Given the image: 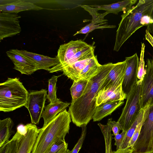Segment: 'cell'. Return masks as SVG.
Instances as JSON below:
<instances>
[{
  "instance_id": "1",
  "label": "cell",
  "mask_w": 153,
  "mask_h": 153,
  "mask_svg": "<svg viewBox=\"0 0 153 153\" xmlns=\"http://www.w3.org/2000/svg\"><path fill=\"white\" fill-rule=\"evenodd\" d=\"M114 65L109 63L102 65L98 72L89 80L82 95L72 101L68 111L72 121L76 126H86L93 119L97 107L96 96Z\"/></svg>"
},
{
  "instance_id": "2",
  "label": "cell",
  "mask_w": 153,
  "mask_h": 153,
  "mask_svg": "<svg viewBox=\"0 0 153 153\" xmlns=\"http://www.w3.org/2000/svg\"><path fill=\"white\" fill-rule=\"evenodd\" d=\"M153 10V0H140L135 6L123 12L116 32L114 51H118L137 30L143 26V18L151 15Z\"/></svg>"
},
{
  "instance_id": "3",
  "label": "cell",
  "mask_w": 153,
  "mask_h": 153,
  "mask_svg": "<svg viewBox=\"0 0 153 153\" xmlns=\"http://www.w3.org/2000/svg\"><path fill=\"white\" fill-rule=\"evenodd\" d=\"M71 120L70 113L65 109L39 129L31 153H45L55 143L65 140L69 133Z\"/></svg>"
},
{
  "instance_id": "4",
  "label": "cell",
  "mask_w": 153,
  "mask_h": 153,
  "mask_svg": "<svg viewBox=\"0 0 153 153\" xmlns=\"http://www.w3.org/2000/svg\"><path fill=\"white\" fill-rule=\"evenodd\" d=\"M29 94L19 78H8L0 84V111L9 112L25 106Z\"/></svg>"
},
{
  "instance_id": "5",
  "label": "cell",
  "mask_w": 153,
  "mask_h": 153,
  "mask_svg": "<svg viewBox=\"0 0 153 153\" xmlns=\"http://www.w3.org/2000/svg\"><path fill=\"white\" fill-rule=\"evenodd\" d=\"M142 82L138 80L127 95L125 105L117 121L122 130L126 131L143 110L140 100Z\"/></svg>"
},
{
  "instance_id": "6",
  "label": "cell",
  "mask_w": 153,
  "mask_h": 153,
  "mask_svg": "<svg viewBox=\"0 0 153 153\" xmlns=\"http://www.w3.org/2000/svg\"><path fill=\"white\" fill-rule=\"evenodd\" d=\"M144 111L140 134L131 148L132 152L153 153V105Z\"/></svg>"
},
{
  "instance_id": "7",
  "label": "cell",
  "mask_w": 153,
  "mask_h": 153,
  "mask_svg": "<svg viewBox=\"0 0 153 153\" xmlns=\"http://www.w3.org/2000/svg\"><path fill=\"white\" fill-rule=\"evenodd\" d=\"M47 90L42 89L29 93L27 103L24 106L29 112L33 124H39L47 99Z\"/></svg>"
},
{
  "instance_id": "8",
  "label": "cell",
  "mask_w": 153,
  "mask_h": 153,
  "mask_svg": "<svg viewBox=\"0 0 153 153\" xmlns=\"http://www.w3.org/2000/svg\"><path fill=\"white\" fill-rule=\"evenodd\" d=\"M88 45L81 40H71L68 42L61 45L58 49L56 56L59 61L56 65L51 68L50 73L62 71L66 63L80 50Z\"/></svg>"
},
{
  "instance_id": "9",
  "label": "cell",
  "mask_w": 153,
  "mask_h": 153,
  "mask_svg": "<svg viewBox=\"0 0 153 153\" xmlns=\"http://www.w3.org/2000/svg\"><path fill=\"white\" fill-rule=\"evenodd\" d=\"M146 73L141 82L140 100L142 109L153 105V61L147 59Z\"/></svg>"
},
{
  "instance_id": "10",
  "label": "cell",
  "mask_w": 153,
  "mask_h": 153,
  "mask_svg": "<svg viewBox=\"0 0 153 153\" xmlns=\"http://www.w3.org/2000/svg\"><path fill=\"white\" fill-rule=\"evenodd\" d=\"M17 13L1 12L0 13V41L20 33L21 28Z\"/></svg>"
},
{
  "instance_id": "11",
  "label": "cell",
  "mask_w": 153,
  "mask_h": 153,
  "mask_svg": "<svg viewBox=\"0 0 153 153\" xmlns=\"http://www.w3.org/2000/svg\"><path fill=\"white\" fill-rule=\"evenodd\" d=\"M126 66L122 88L127 95L138 81L137 74L139 60L137 53L132 56L126 57Z\"/></svg>"
},
{
  "instance_id": "12",
  "label": "cell",
  "mask_w": 153,
  "mask_h": 153,
  "mask_svg": "<svg viewBox=\"0 0 153 153\" xmlns=\"http://www.w3.org/2000/svg\"><path fill=\"white\" fill-rule=\"evenodd\" d=\"M6 53L13 63V68L22 74L30 75L38 70L36 65L20 53L19 50L10 49L7 51Z\"/></svg>"
},
{
  "instance_id": "13",
  "label": "cell",
  "mask_w": 153,
  "mask_h": 153,
  "mask_svg": "<svg viewBox=\"0 0 153 153\" xmlns=\"http://www.w3.org/2000/svg\"><path fill=\"white\" fill-rule=\"evenodd\" d=\"M126 66L125 60L114 63L99 90L109 87L117 88L122 85Z\"/></svg>"
},
{
  "instance_id": "14",
  "label": "cell",
  "mask_w": 153,
  "mask_h": 153,
  "mask_svg": "<svg viewBox=\"0 0 153 153\" xmlns=\"http://www.w3.org/2000/svg\"><path fill=\"white\" fill-rule=\"evenodd\" d=\"M27 131L19 141L17 153H31L39 132L36 125L32 123L26 125Z\"/></svg>"
},
{
  "instance_id": "15",
  "label": "cell",
  "mask_w": 153,
  "mask_h": 153,
  "mask_svg": "<svg viewBox=\"0 0 153 153\" xmlns=\"http://www.w3.org/2000/svg\"><path fill=\"white\" fill-rule=\"evenodd\" d=\"M127 97L122 85L117 88L109 87L99 91L96 97V104L97 106L109 101H123Z\"/></svg>"
},
{
  "instance_id": "16",
  "label": "cell",
  "mask_w": 153,
  "mask_h": 153,
  "mask_svg": "<svg viewBox=\"0 0 153 153\" xmlns=\"http://www.w3.org/2000/svg\"><path fill=\"white\" fill-rule=\"evenodd\" d=\"M20 53L33 61L37 65L38 70L43 69L49 71L52 67L59 63L57 57H51L42 55L28 51L25 50H19Z\"/></svg>"
},
{
  "instance_id": "17",
  "label": "cell",
  "mask_w": 153,
  "mask_h": 153,
  "mask_svg": "<svg viewBox=\"0 0 153 153\" xmlns=\"http://www.w3.org/2000/svg\"><path fill=\"white\" fill-rule=\"evenodd\" d=\"M44 8L27 1L18 0L11 3L0 5V12L18 13L26 10H40Z\"/></svg>"
},
{
  "instance_id": "18",
  "label": "cell",
  "mask_w": 153,
  "mask_h": 153,
  "mask_svg": "<svg viewBox=\"0 0 153 153\" xmlns=\"http://www.w3.org/2000/svg\"><path fill=\"white\" fill-rule=\"evenodd\" d=\"M70 103L64 102L59 99L54 103H50L45 108L41 117L43 118V127L47 125L59 113L63 111L70 105Z\"/></svg>"
},
{
  "instance_id": "19",
  "label": "cell",
  "mask_w": 153,
  "mask_h": 153,
  "mask_svg": "<svg viewBox=\"0 0 153 153\" xmlns=\"http://www.w3.org/2000/svg\"><path fill=\"white\" fill-rule=\"evenodd\" d=\"M124 103L123 101H109L97 106L93 115V121H99L104 117L111 115L117 108Z\"/></svg>"
},
{
  "instance_id": "20",
  "label": "cell",
  "mask_w": 153,
  "mask_h": 153,
  "mask_svg": "<svg viewBox=\"0 0 153 153\" xmlns=\"http://www.w3.org/2000/svg\"><path fill=\"white\" fill-rule=\"evenodd\" d=\"M94 57L77 61L65 68L62 71L63 74L73 81L79 80L80 72L91 61Z\"/></svg>"
},
{
  "instance_id": "21",
  "label": "cell",
  "mask_w": 153,
  "mask_h": 153,
  "mask_svg": "<svg viewBox=\"0 0 153 153\" xmlns=\"http://www.w3.org/2000/svg\"><path fill=\"white\" fill-rule=\"evenodd\" d=\"M137 1L136 0H126L109 4L90 6L97 8L99 10H104L108 14L113 13L117 15L120 11L124 12L131 8Z\"/></svg>"
},
{
  "instance_id": "22",
  "label": "cell",
  "mask_w": 153,
  "mask_h": 153,
  "mask_svg": "<svg viewBox=\"0 0 153 153\" xmlns=\"http://www.w3.org/2000/svg\"><path fill=\"white\" fill-rule=\"evenodd\" d=\"M14 125L13 121L10 117L0 120V147L9 140L14 132L12 130Z\"/></svg>"
},
{
  "instance_id": "23",
  "label": "cell",
  "mask_w": 153,
  "mask_h": 153,
  "mask_svg": "<svg viewBox=\"0 0 153 153\" xmlns=\"http://www.w3.org/2000/svg\"><path fill=\"white\" fill-rule=\"evenodd\" d=\"M102 65L98 62L97 56L79 74V80H89L96 75L100 69Z\"/></svg>"
},
{
  "instance_id": "24",
  "label": "cell",
  "mask_w": 153,
  "mask_h": 153,
  "mask_svg": "<svg viewBox=\"0 0 153 153\" xmlns=\"http://www.w3.org/2000/svg\"><path fill=\"white\" fill-rule=\"evenodd\" d=\"M144 113V109H143L130 127L126 131L125 137L121 149H123L128 148L130 140L137 127L143 121Z\"/></svg>"
},
{
  "instance_id": "25",
  "label": "cell",
  "mask_w": 153,
  "mask_h": 153,
  "mask_svg": "<svg viewBox=\"0 0 153 153\" xmlns=\"http://www.w3.org/2000/svg\"><path fill=\"white\" fill-rule=\"evenodd\" d=\"M88 81L86 79H80L76 82L73 81L70 88L72 101L76 100L82 95Z\"/></svg>"
},
{
  "instance_id": "26",
  "label": "cell",
  "mask_w": 153,
  "mask_h": 153,
  "mask_svg": "<svg viewBox=\"0 0 153 153\" xmlns=\"http://www.w3.org/2000/svg\"><path fill=\"white\" fill-rule=\"evenodd\" d=\"M80 7L88 12L91 16L92 19L91 22L97 24H108V20L104 19V17L108 14L106 12L100 13L98 12L99 10L97 8L92 7L90 6L81 5Z\"/></svg>"
},
{
  "instance_id": "27",
  "label": "cell",
  "mask_w": 153,
  "mask_h": 153,
  "mask_svg": "<svg viewBox=\"0 0 153 153\" xmlns=\"http://www.w3.org/2000/svg\"><path fill=\"white\" fill-rule=\"evenodd\" d=\"M61 76L53 75L48 80V93L47 97L50 103H54L59 100L56 95V85L58 78Z\"/></svg>"
},
{
  "instance_id": "28",
  "label": "cell",
  "mask_w": 153,
  "mask_h": 153,
  "mask_svg": "<svg viewBox=\"0 0 153 153\" xmlns=\"http://www.w3.org/2000/svg\"><path fill=\"white\" fill-rule=\"evenodd\" d=\"M116 27V26L115 25H108L107 24H97L91 22L82 28L80 30L77 31L73 36H75L79 34L87 35L90 32L96 29L113 28Z\"/></svg>"
},
{
  "instance_id": "29",
  "label": "cell",
  "mask_w": 153,
  "mask_h": 153,
  "mask_svg": "<svg viewBox=\"0 0 153 153\" xmlns=\"http://www.w3.org/2000/svg\"><path fill=\"white\" fill-rule=\"evenodd\" d=\"M145 47V45L144 43H142L137 74L138 79L141 82L143 81L146 73L144 68L145 61L144 59Z\"/></svg>"
},
{
  "instance_id": "30",
  "label": "cell",
  "mask_w": 153,
  "mask_h": 153,
  "mask_svg": "<svg viewBox=\"0 0 153 153\" xmlns=\"http://www.w3.org/2000/svg\"><path fill=\"white\" fill-rule=\"evenodd\" d=\"M82 131L80 137L74 147L69 153H78L85 139L86 133V126L81 127Z\"/></svg>"
},
{
  "instance_id": "31",
  "label": "cell",
  "mask_w": 153,
  "mask_h": 153,
  "mask_svg": "<svg viewBox=\"0 0 153 153\" xmlns=\"http://www.w3.org/2000/svg\"><path fill=\"white\" fill-rule=\"evenodd\" d=\"M65 140H60L54 143L45 153H57L62 149L68 148Z\"/></svg>"
},
{
  "instance_id": "32",
  "label": "cell",
  "mask_w": 153,
  "mask_h": 153,
  "mask_svg": "<svg viewBox=\"0 0 153 153\" xmlns=\"http://www.w3.org/2000/svg\"><path fill=\"white\" fill-rule=\"evenodd\" d=\"M27 131L26 125L22 124L19 125L17 127V131L10 141H19L24 136Z\"/></svg>"
},
{
  "instance_id": "33",
  "label": "cell",
  "mask_w": 153,
  "mask_h": 153,
  "mask_svg": "<svg viewBox=\"0 0 153 153\" xmlns=\"http://www.w3.org/2000/svg\"><path fill=\"white\" fill-rule=\"evenodd\" d=\"M107 124L109 126L113 131L112 135L115 136L119 134L120 131L122 130L120 124L117 122L112 121V118L108 120Z\"/></svg>"
},
{
  "instance_id": "34",
  "label": "cell",
  "mask_w": 153,
  "mask_h": 153,
  "mask_svg": "<svg viewBox=\"0 0 153 153\" xmlns=\"http://www.w3.org/2000/svg\"><path fill=\"white\" fill-rule=\"evenodd\" d=\"M122 131L120 134L115 135L114 137L115 141L114 145L116 146V150L121 149L125 137L126 131Z\"/></svg>"
},
{
  "instance_id": "35",
  "label": "cell",
  "mask_w": 153,
  "mask_h": 153,
  "mask_svg": "<svg viewBox=\"0 0 153 153\" xmlns=\"http://www.w3.org/2000/svg\"><path fill=\"white\" fill-rule=\"evenodd\" d=\"M142 122L140 123L137 127L129 142L128 148H132L137 140L140 134Z\"/></svg>"
},
{
  "instance_id": "36",
  "label": "cell",
  "mask_w": 153,
  "mask_h": 153,
  "mask_svg": "<svg viewBox=\"0 0 153 153\" xmlns=\"http://www.w3.org/2000/svg\"><path fill=\"white\" fill-rule=\"evenodd\" d=\"M9 141L11 142V144L8 153H17L18 149V142L16 140Z\"/></svg>"
},
{
  "instance_id": "37",
  "label": "cell",
  "mask_w": 153,
  "mask_h": 153,
  "mask_svg": "<svg viewBox=\"0 0 153 153\" xmlns=\"http://www.w3.org/2000/svg\"><path fill=\"white\" fill-rule=\"evenodd\" d=\"M11 142L9 140L0 147V153H8L10 147Z\"/></svg>"
},
{
  "instance_id": "38",
  "label": "cell",
  "mask_w": 153,
  "mask_h": 153,
  "mask_svg": "<svg viewBox=\"0 0 153 153\" xmlns=\"http://www.w3.org/2000/svg\"><path fill=\"white\" fill-rule=\"evenodd\" d=\"M133 150L132 149L127 148L125 149H120L116 151H111V153H132Z\"/></svg>"
},
{
  "instance_id": "39",
  "label": "cell",
  "mask_w": 153,
  "mask_h": 153,
  "mask_svg": "<svg viewBox=\"0 0 153 153\" xmlns=\"http://www.w3.org/2000/svg\"><path fill=\"white\" fill-rule=\"evenodd\" d=\"M145 37L146 39L148 42L153 48V37L146 30L145 31Z\"/></svg>"
},
{
  "instance_id": "40",
  "label": "cell",
  "mask_w": 153,
  "mask_h": 153,
  "mask_svg": "<svg viewBox=\"0 0 153 153\" xmlns=\"http://www.w3.org/2000/svg\"><path fill=\"white\" fill-rule=\"evenodd\" d=\"M147 30L153 37V23L149 24L147 25Z\"/></svg>"
},
{
  "instance_id": "41",
  "label": "cell",
  "mask_w": 153,
  "mask_h": 153,
  "mask_svg": "<svg viewBox=\"0 0 153 153\" xmlns=\"http://www.w3.org/2000/svg\"><path fill=\"white\" fill-rule=\"evenodd\" d=\"M70 152V151L68 149V148H66L60 151L57 153H69Z\"/></svg>"
},
{
  "instance_id": "42",
  "label": "cell",
  "mask_w": 153,
  "mask_h": 153,
  "mask_svg": "<svg viewBox=\"0 0 153 153\" xmlns=\"http://www.w3.org/2000/svg\"><path fill=\"white\" fill-rule=\"evenodd\" d=\"M151 17L152 18L153 20V10L152 11V13L151 14Z\"/></svg>"
},
{
  "instance_id": "43",
  "label": "cell",
  "mask_w": 153,
  "mask_h": 153,
  "mask_svg": "<svg viewBox=\"0 0 153 153\" xmlns=\"http://www.w3.org/2000/svg\"><path fill=\"white\" fill-rule=\"evenodd\" d=\"M132 153H134V152H132Z\"/></svg>"
}]
</instances>
